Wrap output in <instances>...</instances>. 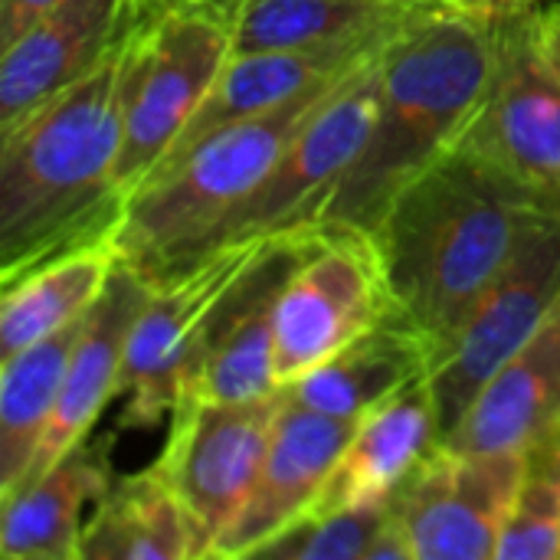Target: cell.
I'll list each match as a JSON object with an SVG mask.
<instances>
[{"mask_svg":"<svg viewBox=\"0 0 560 560\" xmlns=\"http://www.w3.org/2000/svg\"><path fill=\"white\" fill-rule=\"evenodd\" d=\"M495 560H560V440L528 453Z\"/></svg>","mask_w":560,"mask_h":560,"instance_id":"cell-26","label":"cell"},{"mask_svg":"<svg viewBox=\"0 0 560 560\" xmlns=\"http://www.w3.org/2000/svg\"><path fill=\"white\" fill-rule=\"evenodd\" d=\"M499 16L443 7L410 23L381 59V98L368 141L308 226L374 233L387 207L453 154L495 66Z\"/></svg>","mask_w":560,"mask_h":560,"instance_id":"cell-1","label":"cell"},{"mask_svg":"<svg viewBox=\"0 0 560 560\" xmlns=\"http://www.w3.org/2000/svg\"><path fill=\"white\" fill-rule=\"evenodd\" d=\"M400 33L377 36V39H345V43L308 46V49L233 52V59L220 72V79L210 89V95L200 105V112L190 118V125L180 131L174 148L161 158V164L151 174H158L161 167L174 164L194 144H200L203 138H210L213 131H220L226 125L266 115V112H272V108H279V105H285L292 98H302V95H308L315 89L335 85L351 69H358L364 59H371L381 49H387Z\"/></svg>","mask_w":560,"mask_h":560,"instance_id":"cell-17","label":"cell"},{"mask_svg":"<svg viewBox=\"0 0 560 560\" xmlns=\"http://www.w3.org/2000/svg\"><path fill=\"white\" fill-rule=\"evenodd\" d=\"M240 0H190L138 16L125 52V141L118 194L128 200L207 102L233 59Z\"/></svg>","mask_w":560,"mask_h":560,"instance_id":"cell-5","label":"cell"},{"mask_svg":"<svg viewBox=\"0 0 560 560\" xmlns=\"http://www.w3.org/2000/svg\"><path fill=\"white\" fill-rule=\"evenodd\" d=\"M433 371V348L400 318L387 315L374 331L354 341L348 351L305 374L302 381L282 387V394L308 410L361 420L404 387Z\"/></svg>","mask_w":560,"mask_h":560,"instance_id":"cell-22","label":"cell"},{"mask_svg":"<svg viewBox=\"0 0 560 560\" xmlns=\"http://www.w3.org/2000/svg\"><path fill=\"white\" fill-rule=\"evenodd\" d=\"M282 390L246 404L180 397L167 417V440L154 466L174 489L194 532L197 560L246 509L266 466Z\"/></svg>","mask_w":560,"mask_h":560,"instance_id":"cell-7","label":"cell"},{"mask_svg":"<svg viewBox=\"0 0 560 560\" xmlns=\"http://www.w3.org/2000/svg\"><path fill=\"white\" fill-rule=\"evenodd\" d=\"M436 446L440 413L433 384L420 377L358 420L312 515L390 502Z\"/></svg>","mask_w":560,"mask_h":560,"instance_id":"cell-19","label":"cell"},{"mask_svg":"<svg viewBox=\"0 0 560 560\" xmlns=\"http://www.w3.org/2000/svg\"><path fill=\"white\" fill-rule=\"evenodd\" d=\"M354 427V420L308 410L282 394L259 482L210 558H259L262 548L308 518Z\"/></svg>","mask_w":560,"mask_h":560,"instance_id":"cell-14","label":"cell"},{"mask_svg":"<svg viewBox=\"0 0 560 560\" xmlns=\"http://www.w3.org/2000/svg\"><path fill=\"white\" fill-rule=\"evenodd\" d=\"M138 23V0H59L0 46V135L89 75Z\"/></svg>","mask_w":560,"mask_h":560,"instance_id":"cell-15","label":"cell"},{"mask_svg":"<svg viewBox=\"0 0 560 560\" xmlns=\"http://www.w3.org/2000/svg\"><path fill=\"white\" fill-rule=\"evenodd\" d=\"M131 30L89 75L0 135V285L118 226Z\"/></svg>","mask_w":560,"mask_h":560,"instance_id":"cell-2","label":"cell"},{"mask_svg":"<svg viewBox=\"0 0 560 560\" xmlns=\"http://www.w3.org/2000/svg\"><path fill=\"white\" fill-rule=\"evenodd\" d=\"M121 256L115 230L79 246H69L16 279L0 292V358L30 348L59 328L85 318L105 292Z\"/></svg>","mask_w":560,"mask_h":560,"instance_id":"cell-21","label":"cell"},{"mask_svg":"<svg viewBox=\"0 0 560 560\" xmlns=\"http://www.w3.org/2000/svg\"><path fill=\"white\" fill-rule=\"evenodd\" d=\"M532 23H535V39L538 49L545 56V62L551 66V72L560 82V0H545L532 10Z\"/></svg>","mask_w":560,"mask_h":560,"instance_id":"cell-28","label":"cell"},{"mask_svg":"<svg viewBox=\"0 0 560 560\" xmlns=\"http://www.w3.org/2000/svg\"><path fill=\"white\" fill-rule=\"evenodd\" d=\"M394 525L390 502L318 512L259 551L276 560H377V548Z\"/></svg>","mask_w":560,"mask_h":560,"instance_id":"cell-27","label":"cell"},{"mask_svg":"<svg viewBox=\"0 0 560 560\" xmlns=\"http://www.w3.org/2000/svg\"><path fill=\"white\" fill-rule=\"evenodd\" d=\"M525 459L436 446L390 499L410 560H495Z\"/></svg>","mask_w":560,"mask_h":560,"instance_id":"cell-12","label":"cell"},{"mask_svg":"<svg viewBox=\"0 0 560 560\" xmlns=\"http://www.w3.org/2000/svg\"><path fill=\"white\" fill-rule=\"evenodd\" d=\"M387 315L390 295L374 240L358 230H318L276 299L279 387L348 351Z\"/></svg>","mask_w":560,"mask_h":560,"instance_id":"cell-8","label":"cell"},{"mask_svg":"<svg viewBox=\"0 0 560 560\" xmlns=\"http://www.w3.org/2000/svg\"><path fill=\"white\" fill-rule=\"evenodd\" d=\"M79 560H197L187 515L154 463L141 472L115 476L92 505Z\"/></svg>","mask_w":560,"mask_h":560,"instance_id":"cell-24","label":"cell"},{"mask_svg":"<svg viewBox=\"0 0 560 560\" xmlns=\"http://www.w3.org/2000/svg\"><path fill=\"white\" fill-rule=\"evenodd\" d=\"M177 3H190V0H138V16H151V13H161V10H171Z\"/></svg>","mask_w":560,"mask_h":560,"instance_id":"cell-30","label":"cell"},{"mask_svg":"<svg viewBox=\"0 0 560 560\" xmlns=\"http://www.w3.org/2000/svg\"><path fill=\"white\" fill-rule=\"evenodd\" d=\"M335 85L226 125L151 174L121 207L115 226L121 262L161 285L203 259L217 230L269 177L299 125Z\"/></svg>","mask_w":560,"mask_h":560,"instance_id":"cell-4","label":"cell"},{"mask_svg":"<svg viewBox=\"0 0 560 560\" xmlns=\"http://www.w3.org/2000/svg\"><path fill=\"white\" fill-rule=\"evenodd\" d=\"M555 440H560V299L545 325L499 368L440 446L528 456Z\"/></svg>","mask_w":560,"mask_h":560,"instance_id":"cell-18","label":"cell"},{"mask_svg":"<svg viewBox=\"0 0 560 560\" xmlns=\"http://www.w3.org/2000/svg\"><path fill=\"white\" fill-rule=\"evenodd\" d=\"M115 436L85 440L49 472L0 502L3 560H79L85 512L115 482Z\"/></svg>","mask_w":560,"mask_h":560,"instance_id":"cell-20","label":"cell"},{"mask_svg":"<svg viewBox=\"0 0 560 560\" xmlns=\"http://www.w3.org/2000/svg\"><path fill=\"white\" fill-rule=\"evenodd\" d=\"M266 240L269 236L220 246L151 289L125 351L118 430H154L171 417L217 305Z\"/></svg>","mask_w":560,"mask_h":560,"instance_id":"cell-10","label":"cell"},{"mask_svg":"<svg viewBox=\"0 0 560 560\" xmlns=\"http://www.w3.org/2000/svg\"><path fill=\"white\" fill-rule=\"evenodd\" d=\"M538 220L505 177L463 148L387 207L371 240L390 315L427 338L433 364Z\"/></svg>","mask_w":560,"mask_h":560,"instance_id":"cell-3","label":"cell"},{"mask_svg":"<svg viewBox=\"0 0 560 560\" xmlns=\"http://www.w3.org/2000/svg\"><path fill=\"white\" fill-rule=\"evenodd\" d=\"M82 325L85 318L0 358V502L23 486L39 453Z\"/></svg>","mask_w":560,"mask_h":560,"instance_id":"cell-25","label":"cell"},{"mask_svg":"<svg viewBox=\"0 0 560 560\" xmlns=\"http://www.w3.org/2000/svg\"><path fill=\"white\" fill-rule=\"evenodd\" d=\"M532 10L499 16L492 79L459 148L560 223V82L538 49Z\"/></svg>","mask_w":560,"mask_h":560,"instance_id":"cell-6","label":"cell"},{"mask_svg":"<svg viewBox=\"0 0 560 560\" xmlns=\"http://www.w3.org/2000/svg\"><path fill=\"white\" fill-rule=\"evenodd\" d=\"M538 3H545V0H492V7L499 13H518V10H532Z\"/></svg>","mask_w":560,"mask_h":560,"instance_id":"cell-31","label":"cell"},{"mask_svg":"<svg viewBox=\"0 0 560 560\" xmlns=\"http://www.w3.org/2000/svg\"><path fill=\"white\" fill-rule=\"evenodd\" d=\"M443 0H240L233 52L308 49L345 39L394 36Z\"/></svg>","mask_w":560,"mask_h":560,"instance_id":"cell-23","label":"cell"},{"mask_svg":"<svg viewBox=\"0 0 560 560\" xmlns=\"http://www.w3.org/2000/svg\"><path fill=\"white\" fill-rule=\"evenodd\" d=\"M59 0H0V46L13 43L26 26H33Z\"/></svg>","mask_w":560,"mask_h":560,"instance_id":"cell-29","label":"cell"},{"mask_svg":"<svg viewBox=\"0 0 560 560\" xmlns=\"http://www.w3.org/2000/svg\"><path fill=\"white\" fill-rule=\"evenodd\" d=\"M381 59L384 49L348 72L308 112L269 177L217 230L207 253L243 240L308 230L318 207L368 141L381 98Z\"/></svg>","mask_w":560,"mask_h":560,"instance_id":"cell-9","label":"cell"},{"mask_svg":"<svg viewBox=\"0 0 560 560\" xmlns=\"http://www.w3.org/2000/svg\"><path fill=\"white\" fill-rule=\"evenodd\" d=\"M151 289L154 285L148 279H141L131 266L118 262L105 292L85 315V325L72 348L69 371H66V381H62V390L56 400L52 423L39 443V453H36L23 486H30L33 479L49 472L62 456H69L75 446H82L92 436L102 410L115 397H121V371H125L128 338H131L135 318H138L141 305L148 302Z\"/></svg>","mask_w":560,"mask_h":560,"instance_id":"cell-16","label":"cell"},{"mask_svg":"<svg viewBox=\"0 0 560 560\" xmlns=\"http://www.w3.org/2000/svg\"><path fill=\"white\" fill-rule=\"evenodd\" d=\"M560 299V223L538 220L509 266L479 295L430 371L440 443L456 430L479 390L545 325Z\"/></svg>","mask_w":560,"mask_h":560,"instance_id":"cell-11","label":"cell"},{"mask_svg":"<svg viewBox=\"0 0 560 560\" xmlns=\"http://www.w3.org/2000/svg\"><path fill=\"white\" fill-rule=\"evenodd\" d=\"M315 240L318 230L308 226L276 233L262 243L217 305L180 397L246 404L282 390L276 381V299Z\"/></svg>","mask_w":560,"mask_h":560,"instance_id":"cell-13","label":"cell"},{"mask_svg":"<svg viewBox=\"0 0 560 560\" xmlns=\"http://www.w3.org/2000/svg\"><path fill=\"white\" fill-rule=\"evenodd\" d=\"M443 3H453V7H459V0H443Z\"/></svg>","mask_w":560,"mask_h":560,"instance_id":"cell-32","label":"cell"}]
</instances>
